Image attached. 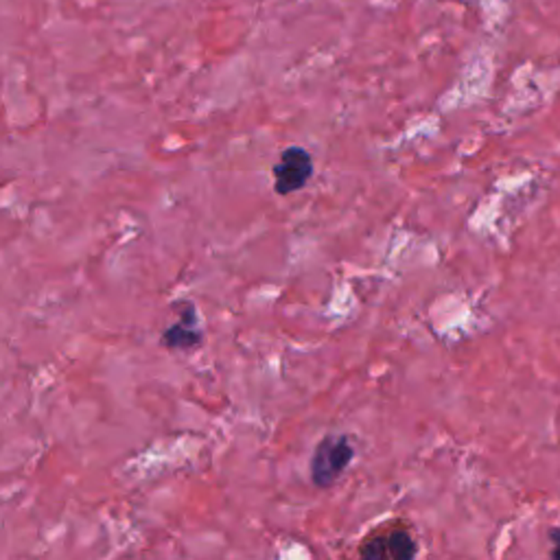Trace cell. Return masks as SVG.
<instances>
[{
    "label": "cell",
    "mask_w": 560,
    "mask_h": 560,
    "mask_svg": "<svg viewBox=\"0 0 560 560\" xmlns=\"http://www.w3.org/2000/svg\"><path fill=\"white\" fill-rule=\"evenodd\" d=\"M355 460V444L350 435H324L318 444H315L314 455L309 462L311 482L318 488H331L337 484V479L344 475V470L350 467Z\"/></svg>",
    "instance_id": "1"
},
{
    "label": "cell",
    "mask_w": 560,
    "mask_h": 560,
    "mask_svg": "<svg viewBox=\"0 0 560 560\" xmlns=\"http://www.w3.org/2000/svg\"><path fill=\"white\" fill-rule=\"evenodd\" d=\"M361 558H394L405 560L414 558L418 554L414 537H411L408 523L390 521L375 528L357 549Z\"/></svg>",
    "instance_id": "2"
},
{
    "label": "cell",
    "mask_w": 560,
    "mask_h": 560,
    "mask_svg": "<svg viewBox=\"0 0 560 560\" xmlns=\"http://www.w3.org/2000/svg\"><path fill=\"white\" fill-rule=\"evenodd\" d=\"M271 173H274V191L287 197L309 185L311 176H314V158L305 147L291 145L280 151Z\"/></svg>",
    "instance_id": "3"
},
{
    "label": "cell",
    "mask_w": 560,
    "mask_h": 560,
    "mask_svg": "<svg viewBox=\"0 0 560 560\" xmlns=\"http://www.w3.org/2000/svg\"><path fill=\"white\" fill-rule=\"evenodd\" d=\"M173 309L180 314L177 322L168 324L162 333L160 341L165 349L171 350H195L200 349L204 341V331L200 326V318H197V309L191 300L176 302Z\"/></svg>",
    "instance_id": "4"
},
{
    "label": "cell",
    "mask_w": 560,
    "mask_h": 560,
    "mask_svg": "<svg viewBox=\"0 0 560 560\" xmlns=\"http://www.w3.org/2000/svg\"><path fill=\"white\" fill-rule=\"evenodd\" d=\"M552 538H554V543H556V549H554V556L560 558V530H554Z\"/></svg>",
    "instance_id": "5"
}]
</instances>
